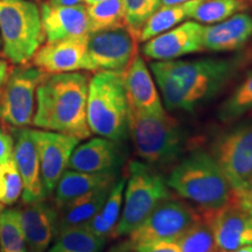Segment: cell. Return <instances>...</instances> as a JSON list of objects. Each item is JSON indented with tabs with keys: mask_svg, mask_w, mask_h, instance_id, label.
Here are the masks:
<instances>
[{
	"mask_svg": "<svg viewBox=\"0 0 252 252\" xmlns=\"http://www.w3.org/2000/svg\"><path fill=\"white\" fill-rule=\"evenodd\" d=\"M234 59L169 60L151 63L154 78L169 111H194L212 100L234 77Z\"/></svg>",
	"mask_w": 252,
	"mask_h": 252,
	"instance_id": "1",
	"label": "cell"
},
{
	"mask_svg": "<svg viewBox=\"0 0 252 252\" xmlns=\"http://www.w3.org/2000/svg\"><path fill=\"white\" fill-rule=\"evenodd\" d=\"M90 77L86 72L47 75L36 89L32 124L37 128L72 135L83 140L91 131L87 119Z\"/></svg>",
	"mask_w": 252,
	"mask_h": 252,
	"instance_id": "2",
	"label": "cell"
},
{
	"mask_svg": "<svg viewBox=\"0 0 252 252\" xmlns=\"http://www.w3.org/2000/svg\"><path fill=\"white\" fill-rule=\"evenodd\" d=\"M166 184L200 210H214L229 200L232 189L212 154L195 149L173 167Z\"/></svg>",
	"mask_w": 252,
	"mask_h": 252,
	"instance_id": "3",
	"label": "cell"
},
{
	"mask_svg": "<svg viewBox=\"0 0 252 252\" xmlns=\"http://www.w3.org/2000/svg\"><path fill=\"white\" fill-rule=\"evenodd\" d=\"M130 137L138 156L156 169L173 166L190 147L188 132L167 113L154 116L130 109Z\"/></svg>",
	"mask_w": 252,
	"mask_h": 252,
	"instance_id": "4",
	"label": "cell"
},
{
	"mask_svg": "<svg viewBox=\"0 0 252 252\" xmlns=\"http://www.w3.org/2000/svg\"><path fill=\"white\" fill-rule=\"evenodd\" d=\"M87 119L91 133L121 143L130 138V106L121 72L97 71L90 78Z\"/></svg>",
	"mask_w": 252,
	"mask_h": 252,
	"instance_id": "5",
	"label": "cell"
},
{
	"mask_svg": "<svg viewBox=\"0 0 252 252\" xmlns=\"http://www.w3.org/2000/svg\"><path fill=\"white\" fill-rule=\"evenodd\" d=\"M1 53L13 64H27L46 36L33 0H0Z\"/></svg>",
	"mask_w": 252,
	"mask_h": 252,
	"instance_id": "6",
	"label": "cell"
},
{
	"mask_svg": "<svg viewBox=\"0 0 252 252\" xmlns=\"http://www.w3.org/2000/svg\"><path fill=\"white\" fill-rule=\"evenodd\" d=\"M125 185L124 208L112 237L130 235L160 202L172 197L165 178L145 162L131 161Z\"/></svg>",
	"mask_w": 252,
	"mask_h": 252,
	"instance_id": "7",
	"label": "cell"
},
{
	"mask_svg": "<svg viewBox=\"0 0 252 252\" xmlns=\"http://www.w3.org/2000/svg\"><path fill=\"white\" fill-rule=\"evenodd\" d=\"M209 153L232 191L252 197V122L239 123L217 134Z\"/></svg>",
	"mask_w": 252,
	"mask_h": 252,
	"instance_id": "8",
	"label": "cell"
},
{
	"mask_svg": "<svg viewBox=\"0 0 252 252\" xmlns=\"http://www.w3.org/2000/svg\"><path fill=\"white\" fill-rule=\"evenodd\" d=\"M47 75L33 64H21L12 69L0 94V121L17 128L31 125L36 89Z\"/></svg>",
	"mask_w": 252,
	"mask_h": 252,
	"instance_id": "9",
	"label": "cell"
},
{
	"mask_svg": "<svg viewBox=\"0 0 252 252\" xmlns=\"http://www.w3.org/2000/svg\"><path fill=\"white\" fill-rule=\"evenodd\" d=\"M198 217V212L184 201L169 197L154 208L123 244L121 252L133 251L138 245L153 241H176Z\"/></svg>",
	"mask_w": 252,
	"mask_h": 252,
	"instance_id": "10",
	"label": "cell"
},
{
	"mask_svg": "<svg viewBox=\"0 0 252 252\" xmlns=\"http://www.w3.org/2000/svg\"><path fill=\"white\" fill-rule=\"evenodd\" d=\"M198 212L212 226L219 250L228 252L252 245V197L232 191L223 206Z\"/></svg>",
	"mask_w": 252,
	"mask_h": 252,
	"instance_id": "11",
	"label": "cell"
},
{
	"mask_svg": "<svg viewBox=\"0 0 252 252\" xmlns=\"http://www.w3.org/2000/svg\"><path fill=\"white\" fill-rule=\"evenodd\" d=\"M138 42L127 26L93 32L88 35L86 70L123 74L138 54Z\"/></svg>",
	"mask_w": 252,
	"mask_h": 252,
	"instance_id": "12",
	"label": "cell"
},
{
	"mask_svg": "<svg viewBox=\"0 0 252 252\" xmlns=\"http://www.w3.org/2000/svg\"><path fill=\"white\" fill-rule=\"evenodd\" d=\"M40 161L41 180L47 196L54 193L80 139L47 130H30Z\"/></svg>",
	"mask_w": 252,
	"mask_h": 252,
	"instance_id": "13",
	"label": "cell"
},
{
	"mask_svg": "<svg viewBox=\"0 0 252 252\" xmlns=\"http://www.w3.org/2000/svg\"><path fill=\"white\" fill-rule=\"evenodd\" d=\"M204 26L196 21H187L152 37L143 46L146 58L169 61L181 56L202 52Z\"/></svg>",
	"mask_w": 252,
	"mask_h": 252,
	"instance_id": "14",
	"label": "cell"
},
{
	"mask_svg": "<svg viewBox=\"0 0 252 252\" xmlns=\"http://www.w3.org/2000/svg\"><path fill=\"white\" fill-rule=\"evenodd\" d=\"M127 157L124 143L97 137L76 146L68 168L86 173H115L124 165Z\"/></svg>",
	"mask_w": 252,
	"mask_h": 252,
	"instance_id": "15",
	"label": "cell"
},
{
	"mask_svg": "<svg viewBox=\"0 0 252 252\" xmlns=\"http://www.w3.org/2000/svg\"><path fill=\"white\" fill-rule=\"evenodd\" d=\"M88 35L47 41L32 58V64L46 74L86 70Z\"/></svg>",
	"mask_w": 252,
	"mask_h": 252,
	"instance_id": "16",
	"label": "cell"
},
{
	"mask_svg": "<svg viewBox=\"0 0 252 252\" xmlns=\"http://www.w3.org/2000/svg\"><path fill=\"white\" fill-rule=\"evenodd\" d=\"M13 159L23 182L24 203L46 200L47 195L41 180L37 151L31 137L30 128L13 127Z\"/></svg>",
	"mask_w": 252,
	"mask_h": 252,
	"instance_id": "17",
	"label": "cell"
},
{
	"mask_svg": "<svg viewBox=\"0 0 252 252\" xmlns=\"http://www.w3.org/2000/svg\"><path fill=\"white\" fill-rule=\"evenodd\" d=\"M28 252H46L56 236L58 208L46 200L18 208Z\"/></svg>",
	"mask_w": 252,
	"mask_h": 252,
	"instance_id": "18",
	"label": "cell"
},
{
	"mask_svg": "<svg viewBox=\"0 0 252 252\" xmlns=\"http://www.w3.org/2000/svg\"><path fill=\"white\" fill-rule=\"evenodd\" d=\"M123 82L131 110L146 115H165L156 84L149 68L140 55H135L126 70L123 72Z\"/></svg>",
	"mask_w": 252,
	"mask_h": 252,
	"instance_id": "19",
	"label": "cell"
},
{
	"mask_svg": "<svg viewBox=\"0 0 252 252\" xmlns=\"http://www.w3.org/2000/svg\"><path fill=\"white\" fill-rule=\"evenodd\" d=\"M40 14L47 41L80 37L90 34L87 6L83 4L59 6L42 2Z\"/></svg>",
	"mask_w": 252,
	"mask_h": 252,
	"instance_id": "20",
	"label": "cell"
},
{
	"mask_svg": "<svg viewBox=\"0 0 252 252\" xmlns=\"http://www.w3.org/2000/svg\"><path fill=\"white\" fill-rule=\"evenodd\" d=\"M252 35V18L237 13L213 26L204 27L203 49L214 53L234 52L243 47Z\"/></svg>",
	"mask_w": 252,
	"mask_h": 252,
	"instance_id": "21",
	"label": "cell"
},
{
	"mask_svg": "<svg viewBox=\"0 0 252 252\" xmlns=\"http://www.w3.org/2000/svg\"><path fill=\"white\" fill-rule=\"evenodd\" d=\"M115 181L100 186V187L94 189L89 193L82 195V196L58 208L56 235L65 229L84 225L88 220L93 219L102 209Z\"/></svg>",
	"mask_w": 252,
	"mask_h": 252,
	"instance_id": "22",
	"label": "cell"
},
{
	"mask_svg": "<svg viewBox=\"0 0 252 252\" xmlns=\"http://www.w3.org/2000/svg\"><path fill=\"white\" fill-rule=\"evenodd\" d=\"M116 179H117V174L115 173L65 171L55 187V207H62L63 204L70 202L100 186L113 182Z\"/></svg>",
	"mask_w": 252,
	"mask_h": 252,
	"instance_id": "23",
	"label": "cell"
},
{
	"mask_svg": "<svg viewBox=\"0 0 252 252\" xmlns=\"http://www.w3.org/2000/svg\"><path fill=\"white\" fill-rule=\"evenodd\" d=\"M126 181L125 179H118L113 184L108 198L104 202L102 209L83 226L98 237L106 239L112 237L116 225L122 214L123 197Z\"/></svg>",
	"mask_w": 252,
	"mask_h": 252,
	"instance_id": "24",
	"label": "cell"
},
{
	"mask_svg": "<svg viewBox=\"0 0 252 252\" xmlns=\"http://www.w3.org/2000/svg\"><path fill=\"white\" fill-rule=\"evenodd\" d=\"M200 2L201 0H189V1L182 2V4L161 6V8H159L156 13H153L152 17L145 24L140 32L139 42L149 41L152 37L163 33V32L178 26L187 18H190L194 8Z\"/></svg>",
	"mask_w": 252,
	"mask_h": 252,
	"instance_id": "25",
	"label": "cell"
},
{
	"mask_svg": "<svg viewBox=\"0 0 252 252\" xmlns=\"http://www.w3.org/2000/svg\"><path fill=\"white\" fill-rule=\"evenodd\" d=\"M54 239V244L47 252H102L105 244V239L83 225L60 231Z\"/></svg>",
	"mask_w": 252,
	"mask_h": 252,
	"instance_id": "26",
	"label": "cell"
},
{
	"mask_svg": "<svg viewBox=\"0 0 252 252\" xmlns=\"http://www.w3.org/2000/svg\"><path fill=\"white\" fill-rule=\"evenodd\" d=\"M87 11L90 33L126 26L123 0H104L98 4L87 6Z\"/></svg>",
	"mask_w": 252,
	"mask_h": 252,
	"instance_id": "27",
	"label": "cell"
},
{
	"mask_svg": "<svg viewBox=\"0 0 252 252\" xmlns=\"http://www.w3.org/2000/svg\"><path fill=\"white\" fill-rule=\"evenodd\" d=\"M249 8L247 0H201L190 18L196 23H220Z\"/></svg>",
	"mask_w": 252,
	"mask_h": 252,
	"instance_id": "28",
	"label": "cell"
},
{
	"mask_svg": "<svg viewBox=\"0 0 252 252\" xmlns=\"http://www.w3.org/2000/svg\"><path fill=\"white\" fill-rule=\"evenodd\" d=\"M181 252H217L212 226L198 212V217L176 239Z\"/></svg>",
	"mask_w": 252,
	"mask_h": 252,
	"instance_id": "29",
	"label": "cell"
},
{
	"mask_svg": "<svg viewBox=\"0 0 252 252\" xmlns=\"http://www.w3.org/2000/svg\"><path fill=\"white\" fill-rule=\"evenodd\" d=\"M0 252H28L18 209L0 212Z\"/></svg>",
	"mask_w": 252,
	"mask_h": 252,
	"instance_id": "30",
	"label": "cell"
},
{
	"mask_svg": "<svg viewBox=\"0 0 252 252\" xmlns=\"http://www.w3.org/2000/svg\"><path fill=\"white\" fill-rule=\"evenodd\" d=\"M252 109V71L220 104L217 117L224 123L237 121Z\"/></svg>",
	"mask_w": 252,
	"mask_h": 252,
	"instance_id": "31",
	"label": "cell"
},
{
	"mask_svg": "<svg viewBox=\"0 0 252 252\" xmlns=\"http://www.w3.org/2000/svg\"><path fill=\"white\" fill-rule=\"evenodd\" d=\"M125 8L126 26L139 39L140 32L152 17L161 7V0H123Z\"/></svg>",
	"mask_w": 252,
	"mask_h": 252,
	"instance_id": "32",
	"label": "cell"
},
{
	"mask_svg": "<svg viewBox=\"0 0 252 252\" xmlns=\"http://www.w3.org/2000/svg\"><path fill=\"white\" fill-rule=\"evenodd\" d=\"M23 194V182L15 166L14 159L0 162V203L5 206L14 204Z\"/></svg>",
	"mask_w": 252,
	"mask_h": 252,
	"instance_id": "33",
	"label": "cell"
},
{
	"mask_svg": "<svg viewBox=\"0 0 252 252\" xmlns=\"http://www.w3.org/2000/svg\"><path fill=\"white\" fill-rule=\"evenodd\" d=\"M135 252H181L176 241H153L134 248Z\"/></svg>",
	"mask_w": 252,
	"mask_h": 252,
	"instance_id": "34",
	"label": "cell"
},
{
	"mask_svg": "<svg viewBox=\"0 0 252 252\" xmlns=\"http://www.w3.org/2000/svg\"><path fill=\"white\" fill-rule=\"evenodd\" d=\"M13 137L0 128V162L6 163L13 159Z\"/></svg>",
	"mask_w": 252,
	"mask_h": 252,
	"instance_id": "35",
	"label": "cell"
},
{
	"mask_svg": "<svg viewBox=\"0 0 252 252\" xmlns=\"http://www.w3.org/2000/svg\"><path fill=\"white\" fill-rule=\"evenodd\" d=\"M12 69L13 68H12L11 62L7 61V60L0 59V94H1L2 89H4L6 81H7Z\"/></svg>",
	"mask_w": 252,
	"mask_h": 252,
	"instance_id": "36",
	"label": "cell"
},
{
	"mask_svg": "<svg viewBox=\"0 0 252 252\" xmlns=\"http://www.w3.org/2000/svg\"><path fill=\"white\" fill-rule=\"evenodd\" d=\"M82 0H47L46 2L52 5H59V6H72L80 4Z\"/></svg>",
	"mask_w": 252,
	"mask_h": 252,
	"instance_id": "37",
	"label": "cell"
},
{
	"mask_svg": "<svg viewBox=\"0 0 252 252\" xmlns=\"http://www.w3.org/2000/svg\"><path fill=\"white\" fill-rule=\"evenodd\" d=\"M189 1V0H161L162 6H171L176 4H182V2Z\"/></svg>",
	"mask_w": 252,
	"mask_h": 252,
	"instance_id": "38",
	"label": "cell"
},
{
	"mask_svg": "<svg viewBox=\"0 0 252 252\" xmlns=\"http://www.w3.org/2000/svg\"><path fill=\"white\" fill-rule=\"evenodd\" d=\"M228 252H252V245H244V247L236 249V250L228 251Z\"/></svg>",
	"mask_w": 252,
	"mask_h": 252,
	"instance_id": "39",
	"label": "cell"
},
{
	"mask_svg": "<svg viewBox=\"0 0 252 252\" xmlns=\"http://www.w3.org/2000/svg\"><path fill=\"white\" fill-rule=\"evenodd\" d=\"M82 1L86 2L87 6H90V5L98 4V2H100V1H104V0H82Z\"/></svg>",
	"mask_w": 252,
	"mask_h": 252,
	"instance_id": "40",
	"label": "cell"
},
{
	"mask_svg": "<svg viewBox=\"0 0 252 252\" xmlns=\"http://www.w3.org/2000/svg\"><path fill=\"white\" fill-rule=\"evenodd\" d=\"M0 52H1V37H0Z\"/></svg>",
	"mask_w": 252,
	"mask_h": 252,
	"instance_id": "41",
	"label": "cell"
},
{
	"mask_svg": "<svg viewBox=\"0 0 252 252\" xmlns=\"http://www.w3.org/2000/svg\"><path fill=\"white\" fill-rule=\"evenodd\" d=\"M1 210H2V204L0 203V212H1Z\"/></svg>",
	"mask_w": 252,
	"mask_h": 252,
	"instance_id": "42",
	"label": "cell"
},
{
	"mask_svg": "<svg viewBox=\"0 0 252 252\" xmlns=\"http://www.w3.org/2000/svg\"><path fill=\"white\" fill-rule=\"evenodd\" d=\"M33 1H40V0H33Z\"/></svg>",
	"mask_w": 252,
	"mask_h": 252,
	"instance_id": "43",
	"label": "cell"
},
{
	"mask_svg": "<svg viewBox=\"0 0 252 252\" xmlns=\"http://www.w3.org/2000/svg\"><path fill=\"white\" fill-rule=\"evenodd\" d=\"M247 1H250V2H252V0H247Z\"/></svg>",
	"mask_w": 252,
	"mask_h": 252,
	"instance_id": "44",
	"label": "cell"
}]
</instances>
